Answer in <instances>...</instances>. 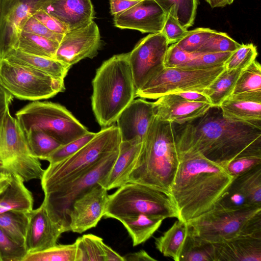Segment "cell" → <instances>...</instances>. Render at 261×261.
Wrapping results in <instances>:
<instances>
[{
	"instance_id": "26",
	"label": "cell",
	"mask_w": 261,
	"mask_h": 261,
	"mask_svg": "<svg viewBox=\"0 0 261 261\" xmlns=\"http://www.w3.org/2000/svg\"><path fill=\"white\" fill-rule=\"evenodd\" d=\"M3 59L64 81L71 67L55 59L25 53L16 48L8 52Z\"/></svg>"
},
{
	"instance_id": "51",
	"label": "cell",
	"mask_w": 261,
	"mask_h": 261,
	"mask_svg": "<svg viewBox=\"0 0 261 261\" xmlns=\"http://www.w3.org/2000/svg\"><path fill=\"white\" fill-rule=\"evenodd\" d=\"M139 1L140 0H110L111 13L114 16L121 13Z\"/></svg>"
},
{
	"instance_id": "12",
	"label": "cell",
	"mask_w": 261,
	"mask_h": 261,
	"mask_svg": "<svg viewBox=\"0 0 261 261\" xmlns=\"http://www.w3.org/2000/svg\"><path fill=\"white\" fill-rule=\"evenodd\" d=\"M224 69V65L204 69L165 67L136 91L135 98L157 99L169 94L202 92Z\"/></svg>"
},
{
	"instance_id": "52",
	"label": "cell",
	"mask_w": 261,
	"mask_h": 261,
	"mask_svg": "<svg viewBox=\"0 0 261 261\" xmlns=\"http://www.w3.org/2000/svg\"><path fill=\"white\" fill-rule=\"evenodd\" d=\"M177 94L189 101L211 104L208 98L202 92L188 91Z\"/></svg>"
},
{
	"instance_id": "15",
	"label": "cell",
	"mask_w": 261,
	"mask_h": 261,
	"mask_svg": "<svg viewBox=\"0 0 261 261\" xmlns=\"http://www.w3.org/2000/svg\"><path fill=\"white\" fill-rule=\"evenodd\" d=\"M48 0H3L0 22V59L14 48L26 20Z\"/></svg>"
},
{
	"instance_id": "2",
	"label": "cell",
	"mask_w": 261,
	"mask_h": 261,
	"mask_svg": "<svg viewBox=\"0 0 261 261\" xmlns=\"http://www.w3.org/2000/svg\"><path fill=\"white\" fill-rule=\"evenodd\" d=\"M234 178L226 167L200 154L180 160L170 192L177 219L188 223L213 209L227 194Z\"/></svg>"
},
{
	"instance_id": "28",
	"label": "cell",
	"mask_w": 261,
	"mask_h": 261,
	"mask_svg": "<svg viewBox=\"0 0 261 261\" xmlns=\"http://www.w3.org/2000/svg\"><path fill=\"white\" fill-rule=\"evenodd\" d=\"M228 191L241 196L247 205L261 206V164L234 177Z\"/></svg>"
},
{
	"instance_id": "32",
	"label": "cell",
	"mask_w": 261,
	"mask_h": 261,
	"mask_svg": "<svg viewBox=\"0 0 261 261\" xmlns=\"http://www.w3.org/2000/svg\"><path fill=\"white\" fill-rule=\"evenodd\" d=\"M166 14L175 18L187 30L192 26L195 19L197 0H154Z\"/></svg>"
},
{
	"instance_id": "35",
	"label": "cell",
	"mask_w": 261,
	"mask_h": 261,
	"mask_svg": "<svg viewBox=\"0 0 261 261\" xmlns=\"http://www.w3.org/2000/svg\"><path fill=\"white\" fill-rule=\"evenodd\" d=\"M75 261H105L102 239L92 234H84L74 242Z\"/></svg>"
},
{
	"instance_id": "56",
	"label": "cell",
	"mask_w": 261,
	"mask_h": 261,
	"mask_svg": "<svg viewBox=\"0 0 261 261\" xmlns=\"http://www.w3.org/2000/svg\"><path fill=\"white\" fill-rule=\"evenodd\" d=\"M11 173L10 171L8 170L2 166H0V179L7 176Z\"/></svg>"
},
{
	"instance_id": "18",
	"label": "cell",
	"mask_w": 261,
	"mask_h": 261,
	"mask_svg": "<svg viewBox=\"0 0 261 261\" xmlns=\"http://www.w3.org/2000/svg\"><path fill=\"white\" fill-rule=\"evenodd\" d=\"M29 223L25 240L28 253L42 251L57 244L61 235L67 231L50 218L43 202L28 213Z\"/></svg>"
},
{
	"instance_id": "45",
	"label": "cell",
	"mask_w": 261,
	"mask_h": 261,
	"mask_svg": "<svg viewBox=\"0 0 261 261\" xmlns=\"http://www.w3.org/2000/svg\"><path fill=\"white\" fill-rule=\"evenodd\" d=\"M197 53H189L178 47L175 43L169 46L165 61V67H182L195 57Z\"/></svg>"
},
{
	"instance_id": "47",
	"label": "cell",
	"mask_w": 261,
	"mask_h": 261,
	"mask_svg": "<svg viewBox=\"0 0 261 261\" xmlns=\"http://www.w3.org/2000/svg\"><path fill=\"white\" fill-rule=\"evenodd\" d=\"M20 31L43 36L59 43L63 36V35L56 34L49 30L33 15L26 20Z\"/></svg>"
},
{
	"instance_id": "8",
	"label": "cell",
	"mask_w": 261,
	"mask_h": 261,
	"mask_svg": "<svg viewBox=\"0 0 261 261\" xmlns=\"http://www.w3.org/2000/svg\"><path fill=\"white\" fill-rule=\"evenodd\" d=\"M119 149L99 159L72 180L43 190L44 202L51 219L70 231L67 214L73 202L109 173Z\"/></svg>"
},
{
	"instance_id": "9",
	"label": "cell",
	"mask_w": 261,
	"mask_h": 261,
	"mask_svg": "<svg viewBox=\"0 0 261 261\" xmlns=\"http://www.w3.org/2000/svg\"><path fill=\"white\" fill-rule=\"evenodd\" d=\"M15 116L24 134L31 128H37L62 145L88 132L65 107L50 101H34L17 111Z\"/></svg>"
},
{
	"instance_id": "16",
	"label": "cell",
	"mask_w": 261,
	"mask_h": 261,
	"mask_svg": "<svg viewBox=\"0 0 261 261\" xmlns=\"http://www.w3.org/2000/svg\"><path fill=\"white\" fill-rule=\"evenodd\" d=\"M108 197V190L97 184L76 199L67 214L70 231L82 233L96 227L103 217Z\"/></svg>"
},
{
	"instance_id": "7",
	"label": "cell",
	"mask_w": 261,
	"mask_h": 261,
	"mask_svg": "<svg viewBox=\"0 0 261 261\" xmlns=\"http://www.w3.org/2000/svg\"><path fill=\"white\" fill-rule=\"evenodd\" d=\"M121 142L117 125L103 128L75 153L49 164L41 179L42 190L72 180L101 158L118 150Z\"/></svg>"
},
{
	"instance_id": "21",
	"label": "cell",
	"mask_w": 261,
	"mask_h": 261,
	"mask_svg": "<svg viewBox=\"0 0 261 261\" xmlns=\"http://www.w3.org/2000/svg\"><path fill=\"white\" fill-rule=\"evenodd\" d=\"M216 261H261V232L212 244Z\"/></svg>"
},
{
	"instance_id": "20",
	"label": "cell",
	"mask_w": 261,
	"mask_h": 261,
	"mask_svg": "<svg viewBox=\"0 0 261 261\" xmlns=\"http://www.w3.org/2000/svg\"><path fill=\"white\" fill-rule=\"evenodd\" d=\"M154 115L153 102L142 98L134 99L116 120L121 141H143Z\"/></svg>"
},
{
	"instance_id": "42",
	"label": "cell",
	"mask_w": 261,
	"mask_h": 261,
	"mask_svg": "<svg viewBox=\"0 0 261 261\" xmlns=\"http://www.w3.org/2000/svg\"><path fill=\"white\" fill-rule=\"evenodd\" d=\"M27 254L24 245L15 242L0 228V261H23Z\"/></svg>"
},
{
	"instance_id": "19",
	"label": "cell",
	"mask_w": 261,
	"mask_h": 261,
	"mask_svg": "<svg viewBox=\"0 0 261 261\" xmlns=\"http://www.w3.org/2000/svg\"><path fill=\"white\" fill-rule=\"evenodd\" d=\"M153 102L156 118L180 125L201 117L213 107L210 103L189 101L177 94L165 95Z\"/></svg>"
},
{
	"instance_id": "23",
	"label": "cell",
	"mask_w": 261,
	"mask_h": 261,
	"mask_svg": "<svg viewBox=\"0 0 261 261\" xmlns=\"http://www.w3.org/2000/svg\"><path fill=\"white\" fill-rule=\"evenodd\" d=\"M225 118L260 125L261 92L231 94L220 105Z\"/></svg>"
},
{
	"instance_id": "22",
	"label": "cell",
	"mask_w": 261,
	"mask_h": 261,
	"mask_svg": "<svg viewBox=\"0 0 261 261\" xmlns=\"http://www.w3.org/2000/svg\"><path fill=\"white\" fill-rule=\"evenodd\" d=\"M42 9L62 22L68 31L87 25L94 15L90 0H48Z\"/></svg>"
},
{
	"instance_id": "10",
	"label": "cell",
	"mask_w": 261,
	"mask_h": 261,
	"mask_svg": "<svg viewBox=\"0 0 261 261\" xmlns=\"http://www.w3.org/2000/svg\"><path fill=\"white\" fill-rule=\"evenodd\" d=\"M0 156L3 167L20 176L24 181L42 178L44 169L31 153L25 135L9 109L0 128Z\"/></svg>"
},
{
	"instance_id": "30",
	"label": "cell",
	"mask_w": 261,
	"mask_h": 261,
	"mask_svg": "<svg viewBox=\"0 0 261 261\" xmlns=\"http://www.w3.org/2000/svg\"><path fill=\"white\" fill-rule=\"evenodd\" d=\"M242 69H224L202 92L208 98L213 107L221 103L231 95Z\"/></svg>"
},
{
	"instance_id": "49",
	"label": "cell",
	"mask_w": 261,
	"mask_h": 261,
	"mask_svg": "<svg viewBox=\"0 0 261 261\" xmlns=\"http://www.w3.org/2000/svg\"><path fill=\"white\" fill-rule=\"evenodd\" d=\"M33 16L49 30L56 34L64 35L68 31L62 22L42 9L37 11Z\"/></svg>"
},
{
	"instance_id": "46",
	"label": "cell",
	"mask_w": 261,
	"mask_h": 261,
	"mask_svg": "<svg viewBox=\"0 0 261 261\" xmlns=\"http://www.w3.org/2000/svg\"><path fill=\"white\" fill-rule=\"evenodd\" d=\"M261 164V156H245L236 158L226 166L228 172L236 177Z\"/></svg>"
},
{
	"instance_id": "27",
	"label": "cell",
	"mask_w": 261,
	"mask_h": 261,
	"mask_svg": "<svg viewBox=\"0 0 261 261\" xmlns=\"http://www.w3.org/2000/svg\"><path fill=\"white\" fill-rule=\"evenodd\" d=\"M189 235L187 223L177 219L162 236L154 239L155 248L164 256L180 261Z\"/></svg>"
},
{
	"instance_id": "14",
	"label": "cell",
	"mask_w": 261,
	"mask_h": 261,
	"mask_svg": "<svg viewBox=\"0 0 261 261\" xmlns=\"http://www.w3.org/2000/svg\"><path fill=\"white\" fill-rule=\"evenodd\" d=\"M101 46L98 27L92 20L81 28L68 31L59 43L55 59L71 67L85 58L96 56Z\"/></svg>"
},
{
	"instance_id": "50",
	"label": "cell",
	"mask_w": 261,
	"mask_h": 261,
	"mask_svg": "<svg viewBox=\"0 0 261 261\" xmlns=\"http://www.w3.org/2000/svg\"><path fill=\"white\" fill-rule=\"evenodd\" d=\"M13 96L0 85V128L6 112L9 109ZM0 166L3 163L0 156Z\"/></svg>"
},
{
	"instance_id": "38",
	"label": "cell",
	"mask_w": 261,
	"mask_h": 261,
	"mask_svg": "<svg viewBox=\"0 0 261 261\" xmlns=\"http://www.w3.org/2000/svg\"><path fill=\"white\" fill-rule=\"evenodd\" d=\"M76 245H57L45 250L28 253L23 261H75Z\"/></svg>"
},
{
	"instance_id": "36",
	"label": "cell",
	"mask_w": 261,
	"mask_h": 261,
	"mask_svg": "<svg viewBox=\"0 0 261 261\" xmlns=\"http://www.w3.org/2000/svg\"><path fill=\"white\" fill-rule=\"evenodd\" d=\"M180 261H216L213 245L190 234Z\"/></svg>"
},
{
	"instance_id": "57",
	"label": "cell",
	"mask_w": 261,
	"mask_h": 261,
	"mask_svg": "<svg viewBox=\"0 0 261 261\" xmlns=\"http://www.w3.org/2000/svg\"><path fill=\"white\" fill-rule=\"evenodd\" d=\"M2 1L3 0H0V22H1V17Z\"/></svg>"
},
{
	"instance_id": "31",
	"label": "cell",
	"mask_w": 261,
	"mask_h": 261,
	"mask_svg": "<svg viewBox=\"0 0 261 261\" xmlns=\"http://www.w3.org/2000/svg\"><path fill=\"white\" fill-rule=\"evenodd\" d=\"M59 42L36 34L20 31L14 48L27 54L55 59Z\"/></svg>"
},
{
	"instance_id": "5",
	"label": "cell",
	"mask_w": 261,
	"mask_h": 261,
	"mask_svg": "<svg viewBox=\"0 0 261 261\" xmlns=\"http://www.w3.org/2000/svg\"><path fill=\"white\" fill-rule=\"evenodd\" d=\"M190 234L214 244L261 232V206H236L222 199L208 212L187 223Z\"/></svg>"
},
{
	"instance_id": "55",
	"label": "cell",
	"mask_w": 261,
	"mask_h": 261,
	"mask_svg": "<svg viewBox=\"0 0 261 261\" xmlns=\"http://www.w3.org/2000/svg\"><path fill=\"white\" fill-rule=\"evenodd\" d=\"M212 8L224 7L227 5H231L234 0H205Z\"/></svg>"
},
{
	"instance_id": "25",
	"label": "cell",
	"mask_w": 261,
	"mask_h": 261,
	"mask_svg": "<svg viewBox=\"0 0 261 261\" xmlns=\"http://www.w3.org/2000/svg\"><path fill=\"white\" fill-rule=\"evenodd\" d=\"M142 141H121L118 157L107 177L99 184L108 191L127 183L128 176L140 153Z\"/></svg>"
},
{
	"instance_id": "3",
	"label": "cell",
	"mask_w": 261,
	"mask_h": 261,
	"mask_svg": "<svg viewBox=\"0 0 261 261\" xmlns=\"http://www.w3.org/2000/svg\"><path fill=\"white\" fill-rule=\"evenodd\" d=\"M173 124L161 120L154 115L127 182L142 184L170 194L180 163Z\"/></svg>"
},
{
	"instance_id": "53",
	"label": "cell",
	"mask_w": 261,
	"mask_h": 261,
	"mask_svg": "<svg viewBox=\"0 0 261 261\" xmlns=\"http://www.w3.org/2000/svg\"><path fill=\"white\" fill-rule=\"evenodd\" d=\"M124 261H156V259L151 257L144 250H141L134 253L126 254L123 256Z\"/></svg>"
},
{
	"instance_id": "40",
	"label": "cell",
	"mask_w": 261,
	"mask_h": 261,
	"mask_svg": "<svg viewBox=\"0 0 261 261\" xmlns=\"http://www.w3.org/2000/svg\"><path fill=\"white\" fill-rule=\"evenodd\" d=\"M257 54L256 47L253 44H242L231 53L225 62L224 68L227 70H243L255 60Z\"/></svg>"
},
{
	"instance_id": "43",
	"label": "cell",
	"mask_w": 261,
	"mask_h": 261,
	"mask_svg": "<svg viewBox=\"0 0 261 261\" xmlns=\"http://www.w3.org/2000/svg\"><path fill=\"white\" fill-rule=\"evenodd\" d=\"M95 134L88 131L81 137L61 145L44 160L48 161L49 164H54L69 157L89 142Z\"/></svg>"
},
{
	"instance_id": "54",
	"label": "cell",
	"mask_w": 261,
	"mask_h": 261,
	"mask_svg": "<svg viewBox=\"0 0 261 261\" xmlns=\"http://www.w3.org/2000/svg\"><path fill=\"white\" fill-rule=\"evenodd\" d=\"M105 261H124L123 256L113 250L105 243L102 245Z\"/></svg>"
},
{
	"instance_id": "29",
	"label": "cell",
	"mask_w": 261,
	"mask_h": 261,
	"mask_svg": "<svg viewBox=\"0 0 261 261\" xmlns=\"http://www.w3.org/2000/svg\"><path fill=\"white\" fill-rule=\"evenodd\" d=\"M164 220L160 217L139 214L121 218L118 221L127 231L133 246H136L150 239L159 228Z\"/></svg>"
},
{
	"instance_id": "4",
	"label": "cell",
	"mask_w": 261,
	"mask_h": 261,
	"mask_svg": "<svg viewBox=\"0 0 261 261\" xmlns=\"http://www.w3.org/2000/svg\"><path fill=\"white\" fill-rule=\"evenodd\" d=\"M92 110L102 128L113 125L135 98L136 88L129 53L116 55L97 69L92 81Z\"/></svg>"
},
{
	"instance_id": "33",
	"label": "cell",
	"mask_w": 261,
	"mask_h": 261,
	"mask_svg": "<svg viewBox=\"0 0 261 261\" xmlns=\"http://www.w3.org/2000/svg\"><path fill=\"white\" fill-rule=\"evenodd\" d=\"M29 212L9 210L0 214V228L19 244L25 245Z\"/></svg>"
},
{
	"instance_id": "37",
	"label": "cell",
	"mask_w": 261,
	"mask_h": 261,
	"mask_svg": "<svg viewBox=\"0 0 261 261\" xmlns=\"http://www.w3.org/2000/svg\"><path fill=\"white\" fill-rule=\"evenodd\" d=\"M261 92V66L254 61L241 72L231 94Z\"/></svg>"
},
{
	"instance_id": "39",
	"label": "cell",
	"mask_w": 261,
	"mask_h": 261,
	"mask_svg": "<svg viewBox=\"0 0 261 261\" xmlns=\"http://www.w3.org/2000/svg\"><path fill=\"white\" fill-rule=\"evenodd\" d=\"M241 44L224 32L215 31L214 33L199 48L197 53L201 54L233 52Z\"/></svg>"
},
{
	"instance_id": "11",
	"label": "cell",
	"mask_w": 261,
	"mask_h": 261,
	"mask_svg": "<svg viewBox=\"0 0 261 261\" xmlns=\"http://www.w3.org/2000/svg\"><path fill=\"white\" fill-rule=\"evenodd\" d=\"M0 85L13 97L36 101L65 89L64 81L32 68L0 59Z\"/></svg>"
},
{
	"instance_id": "44",
	"label": "cell",
	"mask_w": 261,
	"mask_h": 261,
	"mask_svg": "<svg viewBox=\"0 0 261 261\" xmlns=\"http://www.w3.org/2000/svg\"><path fill=\"white\" fill-rule=\"evenodd\" d=\"M231 52L219 53H198L197 56L181 68L204 69L224 65Z\"/></svg>"
},
{
	"instance_id": "34",
	"label": "cell",
	"mask_w": 261,
	"mask_h": 261,
	"mask_svg": "<svg viewBox=\"0 0 261 261\" xmlns=\"http://www.w3.org/2000/svg\"><path fill=\"white\" fill-rule=\"evenodd\" d=\"M32 155L44 160L62 144L56 139L42 130L33 127L25 134Z\"/></svg>"
},
{
	"instance_id": "24",
	"label": "cell",
	"mask_w": 261,
	"mask_h": 261,
	"mask_svg": "<svg viewBox=\"0 0 261 261\" xmlns=\"http://www.w3.org/2000/svg\"><path fill=\"white\" fill-rule=\"evenodd\" d=\"M24 182L13 172L0 179V214L9 210L29 212L33 210V197Z\"/></svg>"
},
{
	"instance_id": "1",
	"label": "cell",
	"mask_w": 261,
	"mask_h": 261,
	"mask_svg": "<svg viewBox=\"0 0 261 261\" xmlns=\"http://www.w3.org/2000/svg\"><path fill=\"white\" fill-rule=\"evenodd\" d=\"M210 109L179 129L174 128L179 160L200 154L226 167L239 157L261 156L260 125L227 119L219 107L214 112Z\"/></svg>"
},
{
	"instance_id": "41",
	"label": "cell",
	"mask_w": 261,
	"mask_h": 261,
	"mask_svg": "<svg viewBox=\"0 0 261 261\" xmlns=\"http://www.w3.org/2000/svg\"><path fill=\"white\" fill-rule=\"evenodd\" d=\"M215 30L205 28H198L187 31L185 35L175 44L189 53H197L199 48L214 33Z\"/></svg>"
},
{
	"instance_id": "13",
	"label": "cell",
	"mask_w": 261,
	"mask_h": 261,
	"mask_svg": "<svg viewBox=\"0 0 261 261\" xmlns=\"http://www.w3.org/2000/svg\"><path fill=\"white\" fill-rule=\"evenodd\" d=\"M169 45L162 32L149 34L129 53L136 91L165 67V61Z\"/></svg>"
},
{
	"instance_id": "17",
	"label": "cell",
	"mask_w": 261,
	"mask_h": 261,
	"mask_svg": "<svg viewBox=\"0 0 261 261\" xmlns=\"http://www.w3.org/2000/svg\"><path fill=\"white\" fill-rule=\"evenodd\" d=\"M166 14L154 0H140L127 10L114 16V25L142 33L162 32Z\"/></svg>"
},
{
	"instance_id": "6",
	"label": "cell",
	"mask_w": 261,
	"mask_h": 261,
	"mask_svg": "<svg viewBox=\"0 0 261 261\" xmlns=\"http://www.w3.org/2000/svg\"><path fill=\"white\" fill-rule=\"evenodd\" d=\"M139 214L164 219L178 218L175 204L168 193L142 184L127 182L109 195L105 218L119 220Z\"/></svg>"
},
{
	"instance_id": "48",
	"label": "cell",
	"mask_w": 261,
	"mask_h": 261,
	"mask_svg": "<svg viewBox=\"0 0 261 261\" xmlns=\"http://www.w3.org/2000/svg\"><path fill=\"white\" fill-rule=\"evenodd\" d=\"M187 31L188 30L182 28L172 16L166 14L162 33L167 38L169 44L178 42Z\"/></svg>"
}]
</instances>
